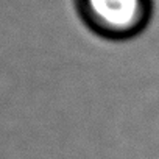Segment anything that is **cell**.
<instances>
[{"mask_svg":"<svg viewBox=\"0 0 159 159\" xmlns=\"http://www.w3.org/2000/svg\"><path fill=\"white\" fill-rule=\"evenodd\" d=\"M72 5L88 30L111 41L142 33L154 11V0H72Z\"/></svg>","mask_w":159,"mask_h":159,"instance_id":"cell-1","label":"cell"}]
</instances>
